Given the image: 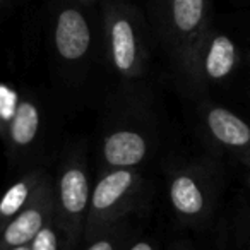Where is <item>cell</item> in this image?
<instances>
[{
  "label": "cell",
  "instance_id": "cell-1",
  "mask_svg": "<svg viewBox=\"0 0 250 250\" xmlns=\"http://www.w3.org/2000/svg\"><path fill=\"white\" fill-rule=\"evenodd\" d=\"M144 187L146 184L137 168L100 171V178L91 188L83 242L113 223L129 218L143 199Z\"/></svg>",
  "mask_w": 250,
  "mask_h": 250
},
{
  "label": "cell",
  "instance_id": "cell-2",
  "mask_svg": "<svg viewBox=\"0 0 250 250\" xmlns=\"http://www.w3.org/2000/svg\"><path fill=\"white\" fill-rule=\"evenodd\" d=\"M219 190L218 167L211 161L180 165L168 177V202L188 226H201L214 209Z\"/></svg>",
  "mask_w": 250,
  "mask_h": 250
},
{
  "label": "cell",
  "instance_id": "cell-3",
  "mask_svg": "<svg viewBox=\"0 0 250 250\" xmlns=\"http://www.w3.org/2000/svg\"><path fill=\"white\" fill-rule=\"evenodd\" d=\"M91 188L86 154L79 149L72 151L65 156L53 182L55 219L65 233L70 250H76L83 242Z\"/></svg>",
  "mask_w": 250,
  "mask_h": 250
},
{
  "label": "cell",
  "instance_id": "cell-4",
  "mask_svg": "<svg viewBox=\"0 0 250 250\" xmlns=\"http://www.w3.org/2000/svg\"><path fill=\"white\" fill-rule=\"evenodd\" d=\"M208 33L206 0H170L168 36L178 72L185 77L197 46Z\"/></svg>",
  "mask_w": 250,
  "mask_h": 250
},
{
  "label": "cell",
  "instance_id": "cell-5",
  "mask_svg": "<svg viewBox=\"0 0 250 250\" xmlns=\"http://www.w3.org/2000/svg\"><path fill=\"white\" fill-rule=\"evenodd\" d=\"M238 48L229 36L223 33H206L184 79L192 89H202L228 79L238 67Z\"/></svg>",
  "mask_w": 250,
  "mask_h": 250
},
{
  "label": "cell",
  "instance_id": "cell-6",
  "mask_svg": "<svg viewBox=\"0 0 250 250\" xmlns=\"http://www.w3.org/2000/svg\"><path fill=\"white\" fill-rule=\"evenodd\" d=\"M104 29L108 55L115 72L125 81L139 79L144 74V48L132 18L124 9L108 7Z\"/></svg>",
  "mask_w": 250,
  "mask_h": 250
},
{
  "label": "cell",
  "instance_id": "cell-7",
  "mask_svg": "<svg viewBox=\"0 0 250 250\" xmlns=\"http://www.w3.org/2000/svg\"><path fill=\"white\" fill-rule=\"evenodd\" d=\"M201 124L212 146L250 168V125L235 111L221 104L204 103L201 106Z\"/></svg>",
  "mask_w": 250,
  "mask_h": 250
},
{
  "label": "cell",
  "instance_id": "cell-8",
  "mask_svg": "<svg viewBox=\"0 0 250 250\" xmlns=\"http://www.w3.org/2000/svg\"><path fill=\"white\" fill-rule=\"evenodd\" d=\"M153 151V137L139 125H120L104 134L100 144V171L139 168Z\"/></svg>",
  "mask_w": 250,
  "mask_h": 250
},
{
  "label": "cell",
  "instance_id": "cell-9",
  "mask_svg": "<svg viewBox=\"0 0 250 250\" xmlns=\"http://www.w3.org/2000/svg\"><path fill=\"white\" fill-rule=\"evenodd\" d=\"M53 212H55L53 182L48 177L38 188L31 202L19 214H16L0 231V250L28 245L38 235L40 229L50 221Z\"/></svg>",
  "mask_w": 250,
  "mask_h": 250
},
{
  "label": "cell",
  "instance_id": "cell-10",
  "mask_svg": "<svg viewBox=\"0 0 250 250\" xmlns=\"http://www.w3.org/2000/svg\"><path fill=\"white\" fill-rule=\"evenodd\" d=\"M53 45L63 62L77 63L87 57L91 48V28L81 11L63 7L55 18Z\"/></svg>",
  "mask_w": 250,
  "mask_h": 250
},
{
  "label": "cell",
  "instance_id": "cell-11",
  "mask_svg": "<svg viewBox=\"0 0 250 250\" xmlns=\"http://www.w3.org/2000/svg\"><path fill=\"white\" fill-rule=\"evenodd\" d=\"M42 129V111L31 100H19L7 124V143L12 153H24L35 144Z\"/></svg>",
  "mask_w": 250,
  "mask_h": 250
},
{
  "label": "cell",
  "instance_id": "cell-12",
  "mask_svg": "<svg viewBox=\"0 0 250 250\" xmlns=\"http://www.w3.org/2000/svg\"><path fill=\"white\" fill-rule=\"evenodd\" d=\"M46 178L48 175L43 170H31L22 175L19 180H16L4 192V195L0 197V231L16 214H19L31 202V199L35 197V194Z\"/></svg>",
  "mask_w": 250,
  "mask_h": 250
},
{
  "label": "cell",
  "instance_id": "cell-13",
  "mask_svg": "<svg viewBox=\"0 0 250 250\" xmlns=\"http://www.w3.org/2000/svg\"><path fill=\"white\" fill-rule=\"evenodd\" d=\"M130 236L129 219L113 223L108 228L101 229L89 240H84L86 247L83 250H124Z\"/></svg>",
  "mask_w": 250,
  "mask_h": 250
},
{
  "label": "cell",
  "instance_id": "cell-14",
  "mask_svg": "<svg viewBox=\"0 0 250 250\" xmlns=\"http://www.w3.org/2000/svg\"><path fill=\"white\" fill-rule=\"evenodd\" d=\"M31 250H70L67 243L65 233L55 219V212L50 221L38 231V235L29 242Z\"/></svg>",
  "mask_w": 250,
  "mask_h": 250
},
{
  "label": "cell",
  "instance_id": "cell-15",
  "mask_svg": "<svg viewBox=\"0 0 250 250\" xmlns=\"http://www.w3.org/2000/svg\"><path fill=\"white\" fill-rule=\"evenodd\" d=\"M127 250H158V247L153 240L141 238V240H136V242H134Z\"/></svg>",
  "mask_w": 250,
  "mask_h": 250
},
{
  "label": "cell",
  "instance_id": "cell-16",
  "mask_svg": "<svg viewBox=\"0 0 250 250\" xmlns=\"http://www.w3.org/2000/svg\"><path fill=\"white\" fill-rule=\"evenodd\" d=\"M171 250H197V249L188 242H178V243H175Z\"/></svg>",
  "mask_w": 250,
  "mask_h": 250
},
{
  "label": "cell",
  "instance_id": "cell-17",
  "mask_svg": "<svg viewBox=\"0 0 250 250\" xmlns=\"http://www.w3.org/2000/svg\"><path fill=\"white\" fill-rule=\"evenodd\" d=\"M9 250H31V249H29V243H28V245H19V247H12V249H9Z\"/></svg>",
  "mask_w": 250,
  "mask_h": 250
},
{
  "label": "cell",
  "instance_id": "cell-18",
  "mask_svg": "<svg viewBox=\"0 0 250 250\" xmlns=\"http://www.w3.org/2000/svg\"><path fill=\"white\" fill-rule=\"evenodd\" d=\"M247 184L250 185V168H249V175H247Z\"/></svg>",
  "mask_w": 250,
  "mask_h": 250
},
{
  "label": "cell",
  "instance_id": "cell-19",
  "mask_svg": "<svg viewBox=\"0 0 250 250\" xmlns=\"http://www.w3.org/2000/svg\"><path fill=\"white\" fill-rule=\"evenodd\" d=\"M2 2H4V0H0V4H2Z\"/></svg>",
  "mask_w": 250,
  "mask_h": 250
}]
</instances>
